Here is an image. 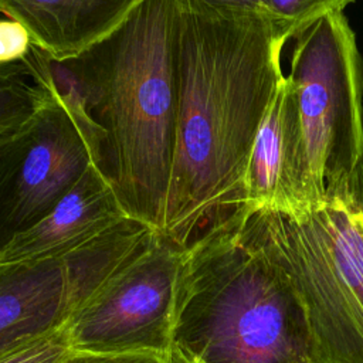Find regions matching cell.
<instances>
[{
  "label": "cell",
  "instance_id": "17",
  "mask_svg": "<svg viewBox=\"0 0 363 363\" xmlns=\"http://www.w3.org/2000/svg\"><path fill=\"white\" fill-rule=\"evenodd\" d=\"M179 3L197 9L268 14V0H179Z\"/></svg>",
  "mask_w": 363,
  "mask_h": 363
},
{
  "label": "cell",
  "instance_id": "6",
  "mask_svg": "<svg viewBox=\"0 0 363 363\" xmlns=\"http://www.w3.org/2000/svg\"><path fill=\"white\" fill-rule=\"evenodd\" d=\"M184 251L153 231L69 318L64 329L71 350L172 359L176 284Z\"/></svg>",
  "mask_w": 363,
  "mask_h": 363
},
{
  "label": "cell",
  "instance_id": "7",
  "mask_svg": "<svg viewBox=\"0 0 363 363\" xmlns=\"http://www.w3.org/2000/svg\"><path fill=\"white\" fill-rule=\"evenodd\" d=\"M152 231L126 217L64 257L0 262V359L62 329Z\"/></svg>",
  "mask_w": 363,
  "mask_h": 363
},
{
  "label": "cell",
  "instance_id": "18",
  "mask_svg": "<svg viewBox=\"0 0 363 363\" xmlns=\"http://www.w3.org/2000/svg\"><path fill=\"white\" fill-rule=\"evenodd\" d=\"M125 354L122 356H98L86 353H74L65 363H122Z\"/></svg>",
  "mask_w": 363,
  "mask_h": 363
},
{
  "label": "cell",
  "instance_id": "8",
  "mask_svg": "<svg viewBox=\"0 0 363 363\" xmlns=\"http://www.w3.org/2000/svg\"><path fill=\"white\" fill-rule=\"evenodd\" d=\"M45 91L0 153V251L44 218L92 164L77 126Z\"/></svg>",
  "mask_w": 363,
  "mask_h": 363
},
{
  "label": "cell",
  "instance_id": "4",
  "mask_svg": "<svg viewBox=\"0 0 363 363\" xmlns=\"http://www.w3.org/2000/svg\"><path fill=\"white\" fill-rule=\"evenodd\" d=\"M242 230L291 278L312 363H363V162L326 183L312 210L247 213Z\"/></svg>",
  "mask_w": 363,
  "mask_h": 363
},
{
  "label": "cell",
  "instance_id": "12",
  "mask_svg": "<svg viewBox=\"0 0 363 363\" xmlns=\"http://www.w3.org/2000/svg\"><path fill=\"white\" fill-rule=\"evenodd\" d=\"M30 78L48 89L82 136L92 164L102 172L106 135L92 115L91 92L75 57L58 60L33 45L23 60Z\"/></svg>",
  "mask_w": 363,
  "mask_h": 363
},
{
  "label": "cell",
  "instance_id": "16",
  "mask_svg": "<svg viewBox=\"0 0 363 363\" xmlns=\"http://www.w3.org/2000/svg\"><path fill=\"white\" fill-rule=\"evenodd\" d=\"M33 45V40L21 23L0 17V67L23 62Z\"/></svg>",
  "mask_w": 363,
  "mask_h": 363
},
{
  "label": "cell",
  "instance_id": "1",
  "mask_svg": "<svg viewBox=\"0 0 363 363\" xmlns=\"http://www.w3.org/2000/svg\"><path fill=\"white\" fill-rule=\"evenodd\" d=\"M288 40L268 14L180 4L176 146L160 234L183 250L247 211L245 173Z\"/></svg>",
  "mask_w": 363,
  "mask_h": 363
},
{
  "label": "cell",
  "instance_id": "15",
  "mask_svg": "<svg viewBox=\"0 0 363 363\" xmlns=\"http://www.w3.org/2000/svg\"><path fill=\"white\" fill-rule=\"evenodd\" d=\"M64 328L3 356L0 363H65L74 352Z\"/></svg>",
  "mask_w": 363,
  "mask_h": 363
},
{
  "label": "cell",
  "instance_id": "3",
  "mask_svg": "<svg viewBox=\"0 0 363 363\" xmlns=\"http://www.w3.org/2000/svg\"><path fill=\"white\" fill-rule=\"evenodd\" d=\"M245 214L184 251L173 363H312L305 308L286 272L242 230Z\"/></svg>",
  "mask_w": 363,
  "mask_h": 363
},
{
  "label": "cell",
  "instance_id": "14",
  "mask_svg": "<svg viewBox=\"0 0 363 363\" xmlns=\"http://www.w3.org/2000/svg\"><path fill=\"white\" fill-rule=\"evenodd\" d=\"M354 0H268V14L296 38L322 17L343 11Z\"/></svg>",
  "mask_w": 363,
  "mask_h": 363
},
{
  "label": "cell",
  "instance_id": "19",
  "mask_svg": "<svg viewBox=\"0 0 363 363\" xmlns=\"http://www.w3.org/2000/svg\"><path fill=\"white\" fill-rule=\"evenodd\" d=\"M122 363H173V360L157 354H125Z\"/></svg>",
  "mask_w": 363,
  "mask_h": 363
},
{
  "label": "cell",
  "instance_id": "5",
  "mask_svg": "<svg viewBox=\"0 0 363 363\" xmlns=\"http://www.w3.org/2000/svg\"><path fill=\"white\" fill-rule=\"evenodd\" d=\"M286 78L313 176L325 189L363 162V60L343 11L295 38Z\"/></svg>",
  "mask_w": 363,
  "mask_h": 363
},
{
  "label": "cell",
  "instance_id": "2",
  "mask_svg": "<svg viewBox=\"0 0 363 363\" xmlns=\"http://www.w3.org/2000/svg\"><path fill=\"white\" fill-rule=\"evenodd\" d=\"M179 0H143L75 55L106 135L104 177L125 214L162 233L179 108Z\"/></svg>",
  "mask_w": 363,
  "mask_h": 363
},
{
  "label": "cell",
  "instance_id": "9",
  "mask_svg": "<svg viewBox=\"0 0 363 363\" xmlns=\"http://www.w3.org/2000/svg\"><path fill=\"white\" fill-rule=\"evenodd\" d=\"M244 190L247 213L272 210L299 216L323 200L325 189L313 176L295 91L286 75L255 136Z\"/></svg>",
  "mask_w": 363,
  "mask_h": 363
},
{
  "label": "cell",
  "instance_id": "11",
  "mask_svg": "<svg viewBox=\"0 0 363 363\" xmlns=\"http://www.w3.org/2000/svg\"><path fill=\"white\" fill-rule=\"evenodd\" d=\"M143 0H0V14L21 23L33 44L65 60L116 30Z\"/></svg>",
  "mask_w": 363,
  "mask_h": 363
},
{
  "label": "cell",
  "instance_id": "10",
  "mask_svg": "<svg viewBox=\"0 0 363 363\" xmlns=\"http://www.w3.org/2000/svg\"><path fill=\"white\" fill-rule=\"evenodd\" d=\"M126 217L109 182L91 164L44 218L17 234L0 251V262H38L64 257Z\"/></svg>",
  "mask_w": 363,
  "mask_h": 363
},
{
  "label": "cell",
  "instance_id": "13",
  "mask_svg": "<svg viewBox=\"0 0 363 363\" xmlns=\"http://www.w3.org/2000/svg\"><path fill=\"white\" fill-rule=\"evenodd\" d=\"M45 92L30 78L23 62L0 67V153L11 135L35 112Z\"/></svg>",
  "mask_w": 363,
  "mask_h": 363
}]
</instances>
